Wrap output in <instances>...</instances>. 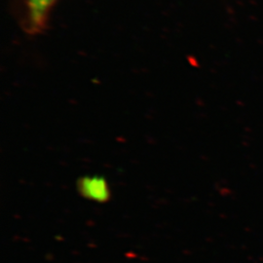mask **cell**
<instances>
[{"instance_id": "6da1fadb", "label": "cell", "mask_w": 263, "mask_h": 263, "mask_svg": "<svg viewBox=\"0 0 263 263\" xmlns=\"http://www.w3.org/2000/svg\"><path fill=\"white\" fill-rule=\"evenodd\" d=\"M29 10V23L32 29H40L44 25L48 10L55 0H27Z\"/></svg>"}, {"instance_id": "7a4b0ae2", "label": "cell", "mask_w": 263, "mask_h": 263, "mask_svg": "<svg viewBox=\"0 0 263 263\" xmlns=\"http://www.w3.org/2000/svg\"><path fill=\"white\" fill-rule=\"evenodd\" d=\"M82 192L86 197L94 200H104L107 196L106 186L100 179H86L82 185Z\"/></svg>"}]
</instances>
